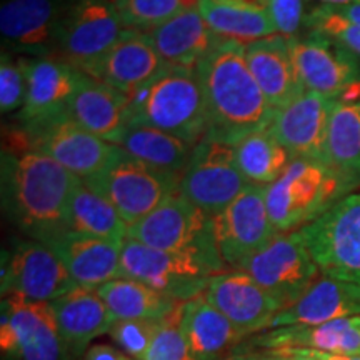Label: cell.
Instances as JSON below:
<instances>
[{
  "label": "cell",
  "instance_id": "1",
  "mask_svg": "<svg viewBox=\"0 0 360 360\" xmlns=\"http://www.w3.org/2000/svg\"><path fill=\"white\" fill-rule=\"evenodd\" d=\"M197 70L205 98V137L236 146L249 134L272 125L277 110L252 75L245 44L224 39Z\"/></svg>",
  "mask_w": 360,
  "mask_h": 360
},
{
  "label": "cell",
  "instance_id": "2",
  "mask_svg": "<svg viewBox=\"0 0 360 360\" xmlns=\"http://www.w3.org/2000/svg\"><path fill=\"white\" fill-rule=\"evenodd\" d=\"M2 169L6 209L22 231L40 242L69 231L70 199L82 180L32 147L4 155Z\"/></svg>",
  "mask_w": 360,
  "mask_h": 360
},
{
  "label": "cell",
  "instance_id": "3",
  "mask_svg": "<svg viewBox=\"0 0 360 360\" xmlns=\"http://www.w3.org/2000/svg\"><path fill=\"white\" fill-rule=\"evenodd\" d=\"M129 124L148 125L195 147L207 135V110L199 70L165 65L129 97Z\"/></svg>",
  "mask_w": 360,
  "mask_h": 360
},
{
  "label": "cell",
  "instance_id": "4",
  "mask_svg": "<svg viewBox=\"0 0 360 360\" xmlns=\"http://www.w3.org/2000/svg\"><path fill=\"white\" fill-rule=\"evenodd\" d=\"M354 186L327 162L294 159L265 187V202L277 233L299 231L352 193Z\"/></svg>",
  "mask_w": 360,
  "mask_h": 360
},
{
  "label": "cell",
  "instance_id": "5",
  "mask_svg": "<svg viewBox=\"0 0 360 360\" xmlns=\"http://www.w3.org/2000/svg\"><path fill=\"white\" fill-rule=\"evenodd\" d=\"M127 237L152 249L195 255L217 274L224 272L225 264L215 245L214 219L193 205L180 191L162 202L147 217L130 225Z\"/></svg>",
  "mask_w": 360,
  "mask_h": 360
},
{
  "label": "cell",
  "instance_id": "6",
  "mask_svg": "<svg viewBox=\"0 0 360 360\" xmlns=\"http://www.w3.org/2000/svg\"><path fill=\"white\" fill-rule=\"evenodd\" d=\"M180 177L182 175L150 167L119 147L109 164L84 182L105 197L130 227L179 192Z\"/></svg>",
  "mask_w": 360,
  "mask_h": 360
},
{
  "label": "cell",
  "instance_id": "7",
  "mask_svg": "<svg viewBox=\"0 0 360 360\" xmlns=\"http://www.w3.org/2000/svg\"><path fill=\"white\" fill-rule=\"evenodd\" d=\"M299 231L322 276L360 287V192Z\"/></svg>",
  "mask_w": 360,
  "mask_h": 360
},
{
  "label": "cell",
  "instance_id": "8",
  "mask_svg": "<svg viewBox=\"0 0 360 360\" xmlns=\"http://www.w3.org/2000/svg\"><path fill=\"white\" fill-rule=\"evenodd\" d=\"M215 274L195 255L152 249L130 237L122 244L120 277L147 283L179 302L204 294Z\"/></svg>",
  "mask_w": 360,
  "mask_h": 360
},
{
  "label": "cell",
  "instance_id": "9",
  "mask_svg": "<svg viewBox=\"0 0 360 360\" xmlns=\"http://www.w3.org/2000/svg\"><path fill=\"white\" fill-rule=\"evenodd\" d=\"M247 186L250 184L238 169L236 146L212 137H204L193 147L180 177V193L212 219L224 212Z\"/></svg>",
  "mask_w": 360,
  "mask_h": 360
},
{
  "label": "cell",
  "instance_id": "10",
  "mask_svg": "<svg viewBox=\"0 0 360 360\" xmlns=\"http://www.w3.org/2000/svg\"><path fill=\"white\" fill-rule=\"evenodd\" d=\"M242 270L276 297L283 309L295 304L322 276L300 231L277 233Z\"/></svg>",
  "mask_w": 360,
  "mask_h": 360
},
{
  "label": "cell",
  "instance_id": "11",
  "mask_svg": "<svg viewBox=\"0 0 360 360\" xmlns=\"http://www.w3.org/2000/svg\"><path fill=\"white\" fill-rule=\"evenodd\" d=\"M114 0H70L58 37V58L87 72L125 32Z\"/></svg>",
  "mask_w": 360,
  "mask_h": 360
},
{
  "label": "cell",
  "instance_id": "12",
  "mask_svg": "<svg viewBox=\"0 0 360 360\" xmlns=\"http://www.w3.org/2000/svg\"><path fill=\"white\" fill-rule=\"evenodd\" d=\"M0 345L4 354L20 360H65L69 352L52 304L17 294H6L2 299Z\"/></svg>",
  "mask_w": 360,
  "mask_h": 360
},
{
  "label": "cell",
  "instance_id": "13",
  "mask_svg": "<svg viewBox=\"0 0 360 360\" xmlns=\"http://www.w3.org/2000/svg\"><path fill=\"white\" fill-rule=\"evenodd\" d=\"M277 236L270 220L265 187L247 186L224 212L214 217V237L225 267L242 269Z\"/></svg>",
  "mask_w": 360,
  "mask_h": 360
},
{
  "label": "cell",
  "instance_id": "14",
  "mask_svg": "<svg viewBox=\"0 0 360 360\" xmlns=\"http://www.w3.org/2000/svg\"><path fill=\"white\" fill-rule=\"evenodd\" d=\"M69 4L70 0H4L0 7L4 51L20 57H57Z\"/></svg>",
  "mask_w": 360,
  "mask_h": 360
},
{
  "label": "cell",
  "instance_id": "15",
  "mask_svg": "<svg viewBox=\"0 0 360 360\" xmlns=\"http://www.w3.org/2000/svg\"><path fill=\"white\" fill-rule=\"evenodd\" d=\"M292 60L305 90L340 98L360 82V58L321 34L287 39Z\"/></svg>",
  "mask_w": 360,
  "mask_h": 360
},
{
  "label": "cell",
  "instance_id": "16",
  "mask_svg": "<svg viewBox=\"0 0 360 360\" xmlns=\"http://www.w3.org/2000/svg\"><path fill=\"white\" fill-rule=\"evenodd\" d=\"M77 283L51 247L40 240L17 242L2 269V294L52 302Z\"/></svg>",
  "mask_w": 360,
  "mask_h": 360
},
{
  "label": "cell",
  "instance_id": "17",
  "mask_svg": "<svg viewBox=\"0 0 360 360\" xmlns=\"http://www.w3.org/2000/svg\"><path fill=\"white\" fill-rule=\"evenodd\" d=\"M25 132L29 134L32 148L51 155L80 180H87L101 172L119 148L115 143L87 132L69 115Z\"/></svg>",
  "mask_w": 360,
  "mask_h": 360
},
{
  "label": "cell",
  "instance_id": "18",
  "mask_svg": "<svg viewBox=\"0 0 360 360\" xmlns=\"http://www.w3.org/2000/svg\"><path fill=\"white\" fill-rule=\"evenodd\" d=\"M204 294L242 337L267 330L272 319L283 309L276 297L242 269L215 274Z\"/></svg>",
  "mask_w": 360,
  "mask_h": 360
},
{
  "label": "cell",
  "instance_id": "19",
  "mask_svg": "<svg viewBox=\"0 0 360 360\" xmlns=\"http://www.w3.org/2000/svg\"><path fill=\"white\" fill-rule=\"evenodd\" d=\"M27 74V94L19 120L25 130L69 114L80 70L57 57H22Z\"/></svg>",
  "mask_w": 360,
  "mask_h": 360
},
{
  "label": "cell",
  "instance_id": "20",
  "mask_svg": "<svg viewBox=\"0 0 360 360\" xmlns=\"http://www.w3.org/2000/svg\"><path fill=\"white\" fill-rule=\"evenodd\" d=\"M335 98L305 90L277 110L270 127L294 159L327 162V134Z\"/></svg>",
  "mask_w": 360,
  "mask_h": 360
},
{
  "label": "cell",
  "instance_id": "21",
  "mask_svg": "<svg viewBox=\"0 0 360 360\" xmlns=\"http://www.w3.org/2000/svg\"><path fill=\"white\" fill-rule=\"evenodd\" d=\"M165 65L146 32L127 29L114 47L84 74L132 97L155 79Z\"/></svg>",
  "mask_w": 360,
  "mask_h": 360
},
{
  "label": "cell",
  "instance_id": "22",
  "mask_svg": "<svg viewBox=\"0 0 360 360\" xmlns=\"http://www.w3.org/2000/svg\"><path fill=\"white\" fill-rule=\"evenodd\" d=\"M56 252L70 277L80 287L98 289L103 283L120 277V255L124 242L105 240L67 231L44 242Z\"/></svg>",
  "mask_w": 360,
  "mask_h": 360
},
{
  "label": "cell",
  "instance_id": "23",
  "mask_svg": "<svg viewBox=\"0 0 360 360\" xmlns=\"http://www.w3.org/2000/svg\"><path fill=\"white\" fill-rule=\"evenodd\" d=\"M249 345L255 350L310 349L327 354L360 355V315L315 326L270 328L255 335Z\"/></svg>",
  "mask_w": 360,
  "mask_h": 360
},
{
  "label": "cell",
  "instance_id": "24",
  "mask_svg": "<svg viewBox=\"0 0 360 360\" xmlns=\"http://www.w3.org/2000/svg\"><path fill=\"white\" fill-rule=\"evenodd\" d=\"M67 115L87 132L115 143L127 127L129 97L80 72Z\"/></svg>",
  "mask_w": 360,
  "mask_h": 360
},
{
  "label": "cell",
  "instance_id": "25",
  "mask_svg": "<svg viewBox=\"0 0 360 360\" xmlns=\"http://www.w3.org/2000/svg\"><path fill=\"white\" fill-rule=\"evenodd\" d=\"M245 58L270 105L283 109L305 92L292 60L289 40L282 35L245 44Z\"/></svg>",
  "mask_w": 360,
  "mask_h": 360
},
{
  "label": "cell",
  "instance_id": "26",
  "mask_svg": "<svg viewBox=\"0 0 360 360\" xmlns=\"http://www.w3.org/2000/svg\"><path fill=\"white\" fill-rule=\"evenodd\" d=\"M352 315H360V287L321 276L295 304L282 309L272 319L267 330L290 326H315Z\"/></svg>",
  "mask_w": 360,
  "mask_h": 360
},
{
  "label": "cell",
  "instance_id": "27",
  "mask_svg": "<svg viewBox=\"0 0 360 360\" xmlns=\"http://www.w3.org/2000/svg\"><path fill=\"white\" fill-rule=\"evenodd\" d=\"M146 34L165 64L186 69H197L224 40L210 29L199 7L180 13Z\"/></svg>",
  "mask_w": 360,
  "mask_h": 360
},
{
  "label": "cell",
  "instance_id": "28",
  "mask_svg": "<svg viewBox=\"0 0 360 360\" xmlns=\"http://www.w3.org/2000/svg\"><path fill=\"white\" fill-rule=\"evenodd\" d=\"M51 304L69 352L84 354L90 342L109 334L115 323V317L97 289L77 285Z\"/></svg>",
  "mask_w": 360,
  "mask_h": 360
},
{
  "label": "cell",
  "instance_id": "29",
  "mask_svg": "<svg viewBox=\"0 0 360 360\" xmlns=\"http://www.w3.org/2000/svg\"><path fill=\"white\" fill-rule=\"evenodd\" d=\"M182 328L195 360H222L244 339L205 294L182 304Z\"/></svg>",
  "mask_w": 360,
  "mask_h": 360
},
{
  "label": "cell",
  "instance_id": "30",
  "mask_svg": "<svg viewBox=\"0 0 360 360\" xmlns=\"http://www.w3.org/2000/svg\"><path fill=\"white\" fill-rule=\"evenodd\" d=\"M115 146L150 167L177 175L184 174L193 150L182 139L141 124H129Z\"/></svg>",
  "mask_w": 360,
  "mask_h": 360
},
{
  "label": "cell",
  "instance_id": "31",
  "mask_svg": "<svg viewBox=\"0 0 360 360\" xmlns=\"http://www.w3.org/2000/svg\"><path fill=\"white\" fill-rule=\"evenodd\" d=\"M115 321H164L182 302L132 278H114L97 289Z\"/></svg>",
  "mask_w": 360,
  "mask_h": 360
},
{
  "label": "cell",
  "instance_id": "32",
  "mask_svg": "<svg viewBox=\"0 0 360 360\" xmlns=\"http://www.w3.org/2000/svg\"><path fill=\"white\" fill-rule=\"evenodd\" d=\"M199 11L207 24L222 39L250 44L278 35L267 11L232 0H200Z\"/></svg>",
  "mask_w": 360,
  "mask_h": 360
},
{
  "label": "cell",
  "instance_id": "33",
  "mask_svg": "<svg viewBox=\"0 0 360 360\" xmlns=\"http://www.w3.org/2000/svg\"><path fill=\"white\" fill-rule=\"evenodd\" d=\"M327 164L360 186V101H337L327 134Z\"/></svg>",
  "mask_w": 360,
  "mask_h": 360
},
{
  "label": "cell",
  "instance_id": "34",
  "mask_svg": "<svg viewBox=\"0 0 360 360\" xmlns=\"http://www.w3.org/2000/svg\"><path fill=\"white\" fill-rule=\"evenodd\" d=\"M238 169L250 186L267 187L285 172L294 157L278 142L272 127L249 134L236 143Z\"/></svg>",
  "mask_w": 360,
  "mask_h": 360
},
{
  "label": "cell",
  "instance_id": "35",
  "mask_svg": "<svg viewBox=\"0 0 360 360\" xmlns=\"http://www.w3.org/2000/svg\"><path fill=\"white\" fill-rule=\"evenodd\" d=\"M69 231L105 240L124 242L127 238L129 225L105 197L82 180L70 199Z\"/></svg>",
  "mask_w": 360,
  "mask_h": 360
},
{
  "label": "cell",
  "instance_id": "36",
  "mask_svg": "<svg viewBox=\"0 0 360 360\" xmlns=\"http://www.w3.org/2000/svg\"><path fill=\"white\" fill-rule=\"evenodd\" d=\"M200 0H114L125 29L150 32L180 13L199 7Z\"/></svg>",
  "mask_w": 360,
  "mask_h": 360
},
{
  "label": "cell",
  "instance_id": "37",
  "mask_svg": "<svg viewBox=\"0 0 360 360\" xmlns=\"http://www.w3.org/2000/svg\"><path fill=\"white\" fill-rule=\"evenodd\" d=\"M305 27L310 32L334 40L360 58V25L337 13L334 8L319 6L305 15Z\"/></svg>",
  "mask_w": 360,
  "mask_h": 360
},
{
  "label": "cell",
  "instance_id": "38",
  "mask_svg": "<svg viewBox=\"0 0 360 360\" xmlns=\"http://www.w3.org/2000/svg\"><path fill=\"white\" fill-rule=\"evenodd\" d=\"M182 304L160 322L143 360H195L182 328Z\"/></svg>",
  "mask_w": 360,
  "mask_h": 360
},
{
  "label": "cell",
  "instance_id": "39",
  "mask_svg": "<svg viewBox=\"0 0 360 360\" xmlns=\"http://www.w3.org/2000/svg\"><path fill=\"white\" fill-rule=\"evenodd\" d=\"M27 94V74L22 57L2 51L0 57V110L4 115L20 110Z\"/></svg>",
  "mask_w": 360,
  "mask_h": 360
},
{
  "label": "cell",
  "instance_id": "40",
  "mask_svg": "<svg viewBox=\"0 0 360 360\" xmlns=\"http://www.w3.org/2000/svg\"><path fill=\"white\" fill-rule=\"evenodd\" d=\"M162 321H115L109 335L134 360H143Z\"/></svg>",
  "mask_w": 360,
  "mask_h": 360
},
{
  "label": "cell",
  "instance_id": "41",
  "mask_svg": "<svg viewBox=\"0 0 360 360\" xmlns=\"http://www.w3.org/2000/svg\"><path fill=\"white\" fill-rule=\"evenodd\" d=\"M264 8L276 25L277 34L285 39L299 37L305 25L304 0H264Z\"/></svg>",
  "mask_w": 360,
  "mask_h": 360
},
{
  "label": "cell",
  "instance_id": "42",
  "mask_svg": "<svg viewBox=\"0 0 360 360\" xmlns=\"http://www.w3.org/2000/svg\"><path fill=\"white\" fill-rule=\"evenodd\" d=\"M84 360H134L122 350L110 345H94L84 354Z\"/></svg>",
  "mask_w": 360,
  "mask_h": 360
},
{
  "label": "cell",
  "instance_id": "43",
  "mask_svg": "<svg viewBox=\"0 0 360 360\" xmlns=\"http://www.w3.org/2000/svg\"><path fill=\"white\" fill-rule=\"evenodd\" d=\"M278 360H321L310 349H274Z\"/></svg>",
  "mask_w": 360,
  "mask_h": 360
},
{
  "label": "cell",
  "instance_id": "44",
  "mask_svg": "<svg viewBox=\"0 0 360 360\" xmlns=\"http://www.w3.org/2000/svg\"><path fill=\"white\" fill-rule=\"evenodd\" d=\"M255 354L257 350L254 347H250L249 344L247 345H237L232 352H229L222 360H255Z\"/></svg>",
  "mask_w": 360,
  "mask_h": 360
},
{
  "label": "cell",
  "instance_id": "45",
  "mask_svg": "<svg viewBox=\"0 0 360 360\" xmlns=\"http://www.w3.org/2000/svg\"><path fill=\"white\" fill-rule=\"evenodd\" d=\"M334 8L337 13H340L342 17L354 22V24L360 25V4H354V6H344V7H330Z\"/></svg>",
  "mask_w": 360,
  "mask_h": 360
},
{
  "label": "cell",
  "instance_id": "46",
  "mask_svg": "<svg viewBox=\"0 0 360 360\" xmlns=\"http://www.w3.org/2000/svg\"><path fill=\"white\" fill-rule=\"evenodd\" d=\"M321 360H360V355H344V354H327V352H319L314 350Z\"/></svg>",
  "mask_w": 360,
  "mask_h": 360
},
{
  "label": "cell",
  "instance_id": "47",
  "mask_svg": "<svg viewBox=\"0 0 360 360\" xmlns=\"http://www.w3.org/2000/svg\"><path fill=\"white\" fill-rule=\"evenodd\" d=\"M314 2H319L321 6H327V7H344V6L360 4V0H314Z\"/></svg>",
  "mask_w": 360,
  "mask_h": 360
},
{
  "label": "cell",
  "instance_id": "48",
  "mask_svg": "<svg viewBox=\"0 0 360 360\" xmlns=\"http://www.w3.org/2000/svg\"><path fill=\"white\" fill-rule=\"evenodd\" d=\"M255 360H278L274 350H257L255 354Z\"/></svg>",
  "mask_w": 360,
  "mask_h": 360
},
{
  "label": "cell",
  "instance_id": "49",
  "mask_svg": "<svg viewBox=\"0 0 360 360\" xmlns=\"http://www.w3.org/2000/svg\"><path fill=\"white\" fill-rule=\"evenodd\" d=\"M232 2H244V4H250V6L264 7V0H232Z\"/></svg>",
  "mask_w": 360,
  "mask_h": 360
}]
</instances>
